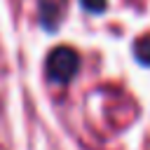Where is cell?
Here are the masks:
<instances>
[{
    "label": "cell",
    "instance_id": "2",
    "mask_svg": "<svg viewBox=\"0 0 150 150\" xmlns=\"http://www.w3.org/2000/svg\"><path fill=\"white\" fill-rule=\"evenodd\" d=\"M40 21H42V26L47 30H54L56 23H59V9H56V5L42 0L40 2Z\"/></svg>",
    "mask_w": 150,
    "mask_h": 150
},
{
    "label": "cell",
    "instance_id": "1",
    "mask_svg": "<svg viewBox=\"0 0 150 150\" xmlns=\"http://www.w3.org/2000/svg\"><path fill=\"white\" fill-rule=\"evenodd\" d=\"M45 68H47V75H49L52 82H56V84H68V82L75 77L77 68H80V54H77L73 47L61 45V47H56V49L49 52Z\"/></svg>",
    "mask_w": 150,
    "mask_h": 150
},
{
    "label": "cell",
    "instance_id": "3",
    "mask_svg": "<svg viewBox=\"0 0 150 150\" xmlns=\"http://www.w3.org/2000/svg\"><path fill=\"white\" fill-rule=\"evenodd\" d=\"M134 54H136V59H138L143 66H150V38L138 40L136 47H134Z\"/></svg>",
    "mask_w": 150,
    "mask_h": 150
},
{
    "label": "cell",
    "instance_id": "4",
    "mask_svg": "<svg viewBox=\"0 0 150 150\" xmlns=\"http://www.w3.org/2000/svg\"><path fill=\"white\" fill-rule=\"evenodd\" d=\"M80 5L91 14H101L105 9V0H80Z\"/></svg>",
    "mask_w": 150,
    "mask_h": 150
}]
</instances>
